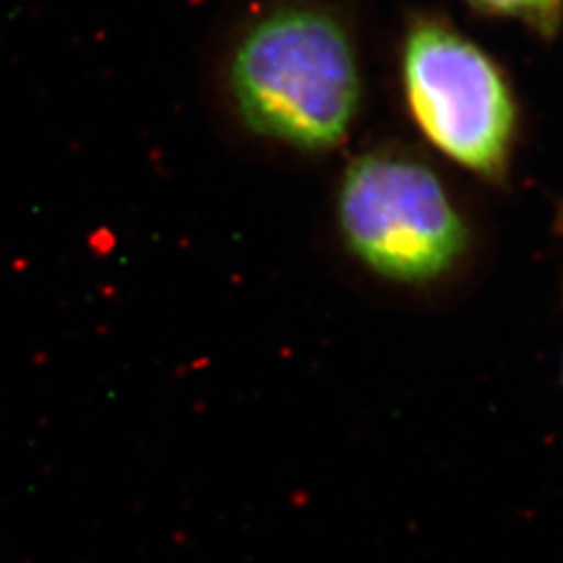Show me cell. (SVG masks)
I'll list each match as a JSON object with an SVG mask.
<instances>
[{"label": "cell", "mask_w": 563, "mask_h": 563, "mask_svg": "<svg viewBox=\"0 0 563 563\" xmlns=\"http://www.w3.org/2000/svg\"><path fill=\"white\" fill-rule=\"evenodd\" d=\"M201 86L207 111L228 134L297 153L339 146L362 99L344 25L307 0L236 11L205 46Z\"/></svg>", "instance_id": "1"}, {"label": "cell", "mask_w": 563, "mask_h": 563, "mask_svg": "<svg viewBox=\"0 0 563 563\" xmlns=\"http://www.w3.org/2000/svg\"><path fill=\"white\" fill-rule=\"evenodd\" d=\"M336 213L349 251L384 280H437L465 253L467 230L446 188L405 155L355 159L344 172Z\"/></svg>", "instance_id": "2"}, {"label": "cell", "mask_w": 563, "mask_h": 563, "mask_svg": "<svg viewBox=\"0 0 563 563\" xmlns=\"http://www.w3.org/2000/svg\"><path fill=\"white\" fill-rule=\"evenodd\" d=\"M402 86L423 136L451 162L499 178L516 136V104L499 67L441 21H418L402 46Z\"/></svg>", "instance_id": "3"}, {"label": "cell", "mask_w": 563, "mask_h": 563, "mask_svg": "<svg viewBox=\"0 0 563 563\" xmlns=\"http://www.w3.org/2000/svg\"><path fill=\"white\" fill-rule=\"evenodd\" d=\"M490 15L522 21L541 34H553L560 27L563 0H467Z\"/></svg>", "instance_id": "4"}, {"label": "cell", "mask_w": 563, "mask_h": 563, "mask_svg": "<svg viewBox=\"0 0 563 563\" xmlns=\"http://www.w3.org/2000/svg\"><path fill=\"white\" fill-rule=\"evenodd\" d=\"M560 230L563 232V207H562V213H560Z\"/></svg>", "instance_id": "5"}]
</instances>
